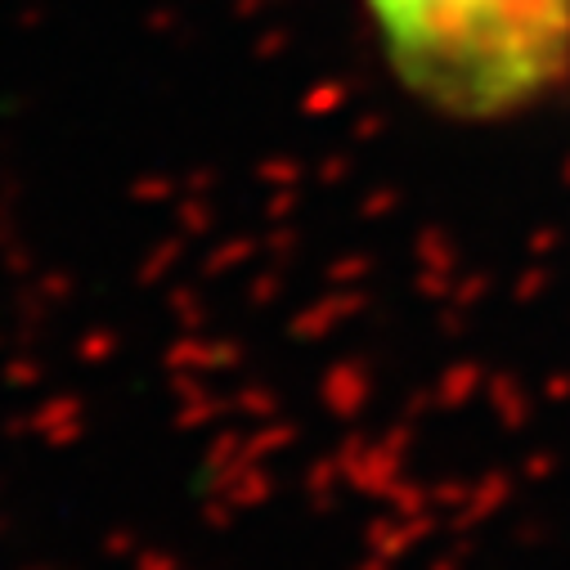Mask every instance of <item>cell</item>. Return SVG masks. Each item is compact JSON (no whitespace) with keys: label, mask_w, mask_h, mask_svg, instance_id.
<instances>
[{"label":"cell","mask_w":570,"mask_h":570,"mask_svg":"<svg viewBox=\"0 0 570 570\" xmlns=\"http://www.w3.org/2000/svg\"><path fill=\"white\" fill-rule=\"evenodd\" d=\"M395 81L432 112L499 121L570 77V0H364Z\"/></svg>","instance_id":"1"},{"label":"cell","mask_w":570,"mask_h":570,"mask_svg":"<svg viewBox=\"0 0 570 570\" xmlns=\"http://www.w3.org/2000/svg\"><path fill=\"white\" fill-rule=\"evenodd\" d=\"M37 377H41V368H37L32 360H14V364H6V382H10V386H37Z\"/></svg>","instance_id":"2"},{"label":"cell","mask_w":570,"mask_h":570,"mask_svg":"<svg viewBox=\"0 0 570 570\" xmlns=\"http://www.w3.org/2000/svg\"><path fill=\"white\" fill-rule=\"evenodd\" d=\"M0 265H6V274H23V269H32V252L28 247H6V252H0Z\"/></svg>","instance_id":"3"},{"label":"cell","mask_w":570,"mask_h":570,"mask_svg":"<svg viewBox=\"0 0 570 570\" xmlns=\"http://www.w3.org/2000/svg\"><path fill=\"white\" fill-rule=\"evenodd\" d=\"M10 238H14V216H10V198L0 194V252L10 247Z\"/></svg>","instance_id":"4"}]
</instances>
